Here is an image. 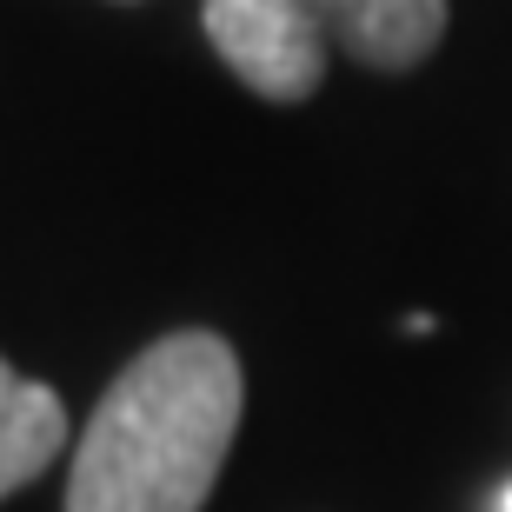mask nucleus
Here are the masks:
<instances>
[{
    "label": "nucleus",
    "mask_w": 512,
    "mask_h": 512,
    "mask_svg": "<svg viewBox=\"0 0 512 512\" xmlns=\"http://www.w3.org/2000/svg\"><path fill=\"white\" fill-rule=\"evenodd\" d=\"M326 47L353 54L373 74H406L439 47L446 0H306Z\"/></svg>",
    "instance_id": "nucleus-3"
},
{
    "label": "nucleus",
    "mask_w": 512,
    "mask_h": 512,
    "mask_svg": "<svg viewBox=\"0 0 512 512\" xmlns=\"http://www.w3.org/2000/svg\"><path fill=\"white\" fill-rule=\"evenodd\" d=\"M60 439H67V406L54 386L20 380L14 366L0 360V499L34 486L54 466Z\"/></svg>",
    "instance_id": "nucleus-4"
},
{
    "label": "nucleus",
    "mask_w": 512,
    "mask_h": 512,
    "mask_svg": "<svg viewBox=\"0 0 512 512\" xmlns=\"http://www.w3.org/2000/svg\"><path fill=\"white\" fill-rule=\"evenodd\" d=\"M213 54L233 67L240 87H253L273 107H300L326 80V34L306 14V0H200Z\"/></svg>",
    "instance_id": "nucleus-2"
},
{
    "label": "nucleus",
    "mask_w": 512,
    "mask_h": 512,
    "mask_svg": "<svg viewBox=\"0 0 512 512\" xmlns=\"http://www.w3.org/2000/svg\"><path fill=\"white\" fill-rule=\"evenodd\" d=\"M247 373L220 333L180 326L140 346L74 446L67 512H200L240 433Z\"/></svg>",
    "instance_id": "nucleus-1"
},
{
    "label": "nucleus",
    "mask_w": 512,
    "mask_h": 512,
    "mask_svg": "<svg viewBox=\"0 0 512 512\" xmlns=\"http://www.w3.org/2000/svg\"><path fill=\"white\" fill-rule=\"evenodd\" d=\"M499 512H512V486H506V493H499Z\"/></svg>",
    "instance_id": "nucleus-5"
}]
</instances>
